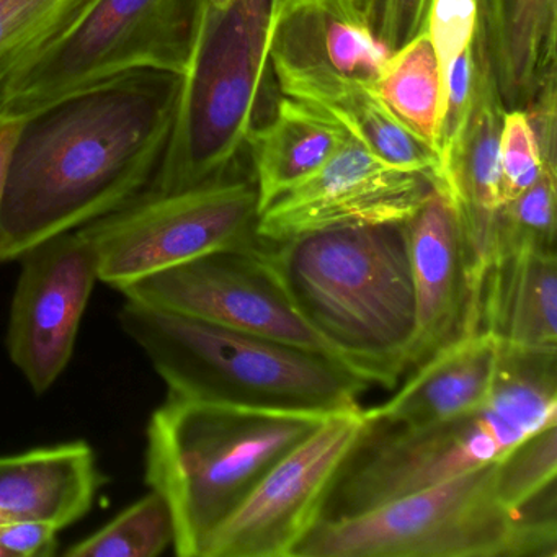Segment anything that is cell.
I'll return each mask as SVG.
<instances>
[{"instance_id":"1f68e13d","label":"cell","mask_w":557,"mask_h":557,"mask_svg":"<svg viewBox=\"0 0 557 557\" xmlns=\"http://www.w3.org/2000/svg\"><path fill=\"white\" fill-rule=\"evenodd\" d=\"M227 2H230V0H210V4L213 5H224L227 4Z\"/></svg>"},{"instance_id":"277c9868","label":"cell","mask_w":557,"mask_h":557,"mask_svg":"<svg viewBox=\"0 0 557 557\" xmlns=\"http://www.w3.org/2000/svg\"><path fill=\"white\" fill-rule=\"evenodd\" d=\"M327 416L168 396L146 429L145 479L171 507L175 554L203 557L214 531Z\"/></svg>"},{"instance_id":"8fae6325","label":"cell","mask_w":557,"mask_h":557,"mask_svg":"<svg viewBox=\"0 0 557 557\" xmlns=\"http://www.w3.org/2000/svg\"><path fill=\"white\" fill-rule=\"evenodd\" d=\"M263 243L216 250L123 289L129 301L190 315L335 360L263 259ZM338 363V361H337ZM342 364V363H341Z\"/></svg>"},{"instance_id":"52a82bcc","label":"cell","mask_w":557,"mask_h":557,"mask_svg":"<svg viewBox=\"0 0 557 557\" xmlns=\"http://www.w3.org/2000/svg\"><path fill=\"white\" fill-rule=\"evenodd\" d=\"M292 557H528V544L492 462L351 517L321 518Z\"/></svg>"},{"instance_id":"f1b7e54d","label":"cell","mask_w":557,"mask_h":557,"mask_svg":"<svg viewBox=\"0 0 557 557\" xmlns=\"http://www.w3.org/2000/svg\"><path fill=\"white\" fill-rule=\"evenodd\" d=\"M557 76L550 71L524 107L547 169L557 171Z\"/></svg>"},{"instance_id":"603a6c76","label":"cell","mask_w":557,"mask_h":557,"mask_svg":"<svg viewBox=\"0 0 557 557\" xmlns=\"http://www.w3.org/2000/svg\"><path fill=\"white\" fill-rule=\"evenodd\" d=\"M373 90L397 122L436 154L443 87L425 30L387 54Z\"/></svg>"},{"instance_id":"4fadbf2b","label":"cell","mask_w":557,"mask_h":557,"mask_svg":"<svg viewBox=\"0 0 557 557\" xmlns=\"http://www.w3.org/2000/svg\"><path fill=\"white\" fill-rule=\"evenodd\" d=\"M433 188L425 175L396 168L350 138L321 171L259 214L256 234L278 244L318 231L403 224Z\"/></svg>"},{"instance_id":"7c38bea8","label":"cell","mask_w":557,"mask_h":557,"mask_svg":"<svg viewBox=\"0 0 557 557\" xmlns=\"http://www.w3.org/2000/svg\"><path fill=\"white\" fill-rule=\"evenodd\" d=\"M18 262L5 345L32 389L44 394L73 358L99 263L77 230L37 244Z\"/></svg>"},{"instance_id":"cb8c5ba5","label":"cell","mask_w":557,"mask_h":557,"mask_svg":"<svg viewBox=\"0 0 557 557\" xmlns=\"http://www.w3.org/2000/svg\"><path fill=\"white\" fill-rule=\"evenodd\" d=\"M174 541L171 507L151 488L112 521L67 547L64 554L70 557H158L174 547Z\"/></svg>"},{"instance_id":"8992f818","label":"cell","mask_w":557,"mask_h":557,"mask_svg":"<svg viewBox=\"0 0 557 557\" xmlns=\"http://www.w3.org/2000/svg\"><path fill=\"white\" fill-rule=\"evenodd\" d=\"M276 0L208 4L168 151L148 190L178 191L237 171L265 99Z\"/></svg>"},{"instance_id":"e0dca14e","label":"cell","mask_w":557,"mask_h":557,"mask_svg":"<svg viewBox=\"0 0 557 557\" xmlns=\"http://www.w3.org/2000/svg\"><path fill=\"white\" fill-rule=\"evenodd\" d=\"M272 73L282 96L312 107L377 158L396 168L419 172L440 188L435 152L397 122L373 86L325 71L272 66Z\"/></svg>"},{"instance_id":"3957f363","label":"cell","mask_w":557,"mask_h":557,"mask_svg":"<svg viewBox=\"0 0 557 557\" xmlns=\"http://www.w3.org/2000/svg\"><path fill=\"white\" fill-rule=\"evenodd\" d=\"M553 422L557 350L500 344L494 387L479 409L416 429L368 422L335 475L321 518L351 517L500 461Z\"/></svg>"},{"instance_id":"7a4b0ae2","label":"cell","mask_w":557,"mask_h":557,"mask_svg":"<svg viewBox=\"0 0 557 557\" xmlns=\"http://www.w3.org/2000/svg\"><path fill=\"white\" fill-rule=\"evenodd\" d=\"M296 312L338 363L394 387L412 367L416 298L400 224L341 227L263 243Z\"/></svg>"},{"instance_id":"4dcf8cb0","label":"cell","mask_w":557,"mask_h":557,"mask_svg":"<svg viewBox=\"0 0 557 557\" xmlns=\"http://www.w3.org/2000/svg\"><path fill=\"white\" fill-rule=\"evenodd\" d=\"M22 123H24V119H18V116H0V203H2V197H4L9 162H11L12 151H14Z\"/></svg>"},{"instance_id":"5bb4252c","label":"cell","mask_w":557,"mask_h":557,"mask_svg":"<svg viewBox=\"0 0 557 557\" xmlns=\"http://www.w3.org/2000/svg\"><path fill=\"white\" fill-rule=\"evenodd\" d=\"M416 298L412 367L478 331L468 253L458 213L438 188L400 224Z\"/></svg>"},{"instance_id":"f546056e","label":"cell","mask_w":557,"mask_h":557,"mask_svg":"<svg viewBox=\"0 0 557 557\" xmlns=\"http://www.w3.org/2000/svg\"><path fill=\"white\" fill-rule=\"evenodd\" d=\"M60 528L47 521L0 524V547L8 557H50L57 554Z\"/></svg>"},{"instance_id":"d4e9b609","label":"cell","mask_w":557,"mask_h":557,"mask_svg":"<svg viewBox=\"0 0 557 557\" xmlns=\"http://www.w3.org/2000/svg\"><path fill=\"white\" fill-rule=\"evenodd\" d=\"M556 195L557 172L544 171L527 191L498 210L492 260L523 250L556 252Z\"/></svg>"},{"instance_id":"d6986e66","label":"cell","mask_w":557,"mask_h":557,"mask_svg":"<svg viewBox=\"0 0 557 557\" xmlns=\"http://www.w3.org/2000/svg\"><path fill=\"white\" fill-rule=\"evenodd\" d=\"M478 327L504 345L557 350V253L495 257L479 293Z\"/></svg>"},{"instance_id":"ac0fdd59","label":"cell","mask_w":557,"mask_h":557,"mask_svg":"<svg viewBox=\"0 0 557 557\" xmlns=\"http://www.w3.org/2000/svg\"><path fill=\"white\" fill-rule=\"evenodd\" d=\"M498 350L500 344L488 332L462 335L420 363L396 396L364 410V419L416 429L479 409L494 387Z\"/></svg>"},{"instance_id":"484cf974","label":"cell","mask_w":557,"mask_h":557,"mask_svg":"<svg viewBox=\"0 0 557 557\" xmlns=\"http://www.w3.org/2000/svg\"><path fill=\"white\" fill-rule=\"evenodd\" d=\"M557 422L547 423L495 462V487L505 507L520 510L556 484Z\"/></svg>"},{"instance_id":"6da1fadb","label":"cell","mask_w":557,"mask_h":557,"mask_svg":"<svg viewBox=\"0 0 557 557\" xmlns=\"http://www.w3.org/2000/svg\"><path fill=\"white\" fill-rule=\"evenodd\" d=\"M181 90L178 74L133 71L24 119L0 203V263L145 194Z\"/></svg>"},{"instance_id":"9c48e42d","label":"cell","mask_w":557,"mask_h":557,"mask_svg":"<svg viewBox=\"0 0 557 557\" xmlns=\"http://www.w3.org/2000/svg\"><path fill=\"white\" fill-rule=\"evenodd\" d=\"M210 0H96L15 87L5 115L27 119L141 70L184 76Z\"/></svg>"},{"instance_id":"4316f807","label":"cell","mask_w":557,"mask_h":557,"mask_svg":"<svg viewBox=\"0 0 557 557\" xmlns=\"http://www.w3.org/2000/svg\"><path fill=\"white\" fill-rule=\"evenodd\" d=\"M544 171L540 145L523 109H507L500 135L502 201L515 200L527 191ZM557 172V171H554ZM502 205V207H504Z\"/></svg>"},{"instance_id":"83f0119b","label":"cell","mask_w":557,"mask_h":557,"mask_svg":"<svg viewBox=\"0 0 557 557\" xmlns=\"http://www.w3.org/2000/svg\"><path fill=\"white\" fill-rule=\"evenodd\" d=\"M429 2L430 0H368L374 34L389 53L423 30Z\"/></svg>"},{"instance_id":"2e32d148","label":"cell","mask_w":557,"mask_h":557,"mask_svg":"<svg viewBox=\"0 0 557 557\" xmlns=\"http://www.w3.org/2000/svg\"><path fill=\"white\" fill-rule=\"evenodd\" d=\"M106 481L86 442L0 456V524L35 520L64 530L92 510Z\"/></svg>"},{"instance_id":"d6a6232c","label":"cell","mask_w":557,"mask_h":557,"mask_svg":"<svg viewBox=\"0 0 557 557\" xmlns=\"http://www.w3.org/2000/svg\"><path fill=\"white\" fill-rule=\"evenodd\" d=\"M0 557H8L5 556L4 549H2V547H0Z\"/></svg>"},{"instance_id":"5b68a950","label":"cell","mask_w":557,"mask_h":557,"mask_svg":"<svg viewBox=\"0 0 557 557\" xmlns=\"http://www.w3.org/2000/svg\"><path fill=\"white\" fill-rule=\"evenodd\" d=\"M120 327L141 348L168 396L250 409H358L368 383L305 348L125 299Z\"/></svg>"},{"instance_id":"44dd1931","label":"cell","mask_w":557,"mask_h":557,"mask_svg":"<svg viewBox=\"0 0 557 557\" xmlns=\"http://www.w3.org/2000/svg\"><path fill=\"white\" fill-rule=\"evenodd\" d=\"M482 21L502 100L524 109L556 70L557 0H482Z\"/></svg>"},{"instance_id":"ba28073f","label":"cell","mask_w":557,"mask_h":557,"mask_svg":"<svg viewBox=\"0 0 557 557\" xmlns=\"http://www.w3.org/2000/svg\"><path fill=\"white\" fill-rule=\"evenodd\" d=\"M259 214L253 181L234 171L185 190H146L77 231L96 252L100 282L122 293L205 253L257 246Z\"/></svg>"},{"instance_id":"ffe728a7","label":"cell","mask_w":557,"mask_h":557,"mask_svg":"<svg viewBox=\"0 0 557 557\" xmlns=\"http://www.w3.org/2000/svg\"><path fill=\"white\" fill-rule=\"evenodd\" d=\"M350 138L312 107L280 97L269 122L247 139L260 213L321 171Z\"/></svg>"},{"instance_id":"30bf717a","label":"cell","mask_w":557,"mask_h":557,"mask_svg":"<svg viewBox=\"0 0 557 557\" xmlns=\"http://www.w3.org/2000/svg\"><path fill=\"white\" fill-rule=\"evenodd\" d=\"M367 425L361 407L329 413L214 531L203 557H292Z\"/></svg>"},{"instance_id":"7402d4cb","label":"cell","mask_w":557,"mask_h":557,"mask_svg":"<svg viewBox=\"0 0 557 557\" xmlns=\"http://www.w3.org/2000/svg\"><path fill=\"white\" fill-rule=\"evenodd\" d=\"M96 0H0V116L22 77L57 47Z\"/></svg>"},{"instance_id":"9a60e30c","label":"cell","mask_w":557,"mask_h":557,"mask_svg":"<svg viewBox=\"0 0 557 557\" xmlns=\"http://www.w3.org/2000/svg\"><path fill=\"white\" fill-rule=\"evenodd\" d=\"M389 51L371 25L368 0H276L270 63L325 71L373 86Z\"/></svg>"}]
</instances>
